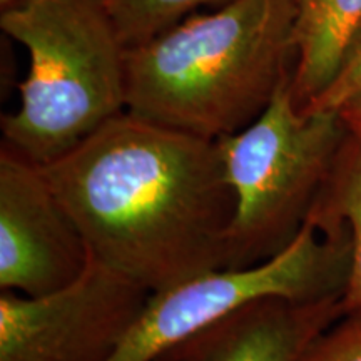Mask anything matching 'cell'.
Instances as JSON below:
<instances>
[{
	"label": "cell",
	"instance_id": "1",
	"mask_svg": "<svg viewBox=\"0 0 361 361\" xmlns=\"http://www.w3.org/2000/svg\"><path fill=\"white\" fill-rule=\"evenodd\" d=\"M40 168L90 255L147 291L229 266L236 204L216 141L124 111Z\"/></svg>",
	"mask_w": 361,
	"mask_h": 361
},
{
	"label": "cell",
	"instance_id": "2",
	"mask_svg": "<svg viewBox=\"0 0 361 361\" xmlns=\"http://www.w3.org/2000/svg\"><path fill=\"white\" fill-rule=\"evenodd\" d=\"M296 0H234L126 49V106L218 141L263 114L296 66Z\"/></svg>",
	"mask_w": 361,
	"mask_h": 361
},
{
	"label": "cell",
	"instance_id": "3",
	"mask_svg": "<svg viewBox=\"0 0 361 361\" xmlns=\"http://www.w3.org/2000/svg\"><path fill=\"white\" fill-rule=\"evenodd\" d=\"M0 29L30 57L19 109L0 119L2 142L34 164L57 161L128 111L109 0H17L0 12Z\"/></svg>",
	"mask_w": 361,
	"mask_h": 361
},
{
	"label": "cell",
	"instance_id": "4",
	"mask_svg": "<svg viewBox=\"0 0 361 361\" xmlns=\"http://www.w3.org/2000/svg\"><path fill=\"white\" fill-rule=\"evenodd\" d=\"M293 75L258 119L216 141L234 194L228 268L278 255L301 231L350 129L340 111H303Z\"/></svg>",
	"mask_w": 361,
	"mask_h": 361
},
{
	"label": "cell",
	"instance_id": "5",
	"mask_svg": "<svg viewBox=\"0 0 361 361\" xmlns=\"http://www.w3.org/2000/svg\"><path fill=\"white\" fill-rule=\"evenodd\" d=\"M351 243L345 226L306 221L278 255L246 268H221L151 293L141 316L107 361H159L251 301L283 296L318 301L345 295Z\"/></svg>",
	"mask_w": 361,
	"mask_h": 361
},
{
	"label": "cell",
	"instance_id": "6",
	"mask_svg": "<svg viewBox=\"0 0 361 361\" xmlns=\"http://www.w3.org/2000/svg\"><path fill=\"white\" fill-rule=\"evenodd\" d=\"M151 291L89 252L82 274L40 296L0 295V361H107Z\"/></svg>",
	"mask_w": 361,
	"mask_h": 361
},
{
	"label": "cell",
	"instance_id": "7",
	"mask_svg": "<svg viewBox=\"0 0 361 361\" xmlns=\"http://www.w3.org/2000/svg\"><path fill=\"white\" fill-rule=\"evenodd\" d=\"M89 263L82 233L40 166L0 149V290L47 295L75 281Z\"/></svg>",
	"mask_w": 361,
	"mask_h": 361
},
{
	"label": "cell",
	"instance_id": "8",
	"mask_svg": "<svg viewBox=\"0 0 361 361\" xmlns=\"http://www.w3.org/2000/svg\"><path fill=\"white\" fill-rule=\"evenodd\" d=\"M343 314V296L318 301L261 298L166 356L180 361H300L311 343Z\"/></svg>",
	"mask_w": 361,
	"mask_h": 361
},
{
	"label": "cell",
	"instance_id": "9",
	"mask_svg": "<svg viewBox=\"0 0 361 361\" xmlns=\"http://www.w3.org/2000/svg\"><path fill=\"white\" fill-rule=\"evenodd\" d=\"M293 97L306 109L335 80L361 25V0H296Z\"/></svg>",
	"mask_w": 361,
	"mask_h": 361
},
{
	"label": "cell",
	"instance_id": "10",
	"mask_svg": "<svg viewBox=\"0 0 361 361\" xmlns=\"http://www.w3.org/2000/svg\"><path fill=\"white\" fill-rule=\"evenodd\" d=\"M306 221L318 229L346 228L351 263L343 310L345 314L361 311V139L351 130Z\"/></svg>",
	"mask_w": 361,
	"mask_h": 361
},
{
	"label": "cell",
	"instance_id": "11",
	"mask_svg": "<svg viewBox=\"0 0 361 361\" xmlns=\"http://www.w3.org/2000/svg\"><path fill=\"white\" fill-rule=\"evenodd\" d=\"M234 0H109L112 20L124 47L144 44L188 19L200 7L221 8Z\"/></svg>",
	"mask_w": 361,
	"mask_h": 361
},
{
	"label": "cell",
	"instance_id": "12",
	"mask_svg": "<svg viewBox=\"0 0 361 361\" xmlns=\"http://www.w3.org/2000/svg\"><path fill=\"white\" fill-rule=\"evenodd\" d=\"M300 361H361V311L343 314L324 329Z\"/></svg>",
	"mask_w": 361,
	"mask_h": 361
},
{
	"label": "cell",
	"instance_id": "13",
	"mask_svg": "<svg viewBox=\"0 0 361 361\" xmlns=\"http://www.w3.org/2000/svg\"><path fill=\"white\" fill-rule=\"evenodd\" d=\"M361 90V25L350 40L345 57L331 85L303 111H340Z\"/></svg>",
	"mask_w": 361,
	"mask_h": 361
},
{
	"label": "cell",
	"instance_id": "14",
	"mask_svg": "<svg viewBox=\"0 0 361 361\" xmlns=\"http://www.w3.org/2000/svg\"><path fill=\"white\" fill-rule=\"evenodd\" d=\"M341 116L348 129L361 139V90L341 106Z\"/></svg>",
	"mask_w": 361,
	"mask_h": 361
},
{
	"label": "cell",
	"instance_id": "15",
	"mask_svg": "<svg viewBox=\"0 0 361 361\" xmlns=\"http://www.w3.org/2000/svg\"><path fill=\"white\" fill-rule=\"evenodd\" d=\"M13 2H17V0H0V7L6 8V7H8V6H12Z\"/></svg>",
	"mask_w": 361,
	"mask_h": 361
},
{
	"label": "cell",
	"instance_id": "16",
	"mask_svg": "<svg viewBox=\"0 0 361 361\" xmlns=\"http://www.w3.org/2000/svg\"><path fill=\"white\" fill-rule=\"evenodd\" d=\"M159 361H180V360H176V358H168V356H164V358H161Z\"/></svg>",
	"mask_w": 361,
	"mask_h": 361
}]
</instances>
